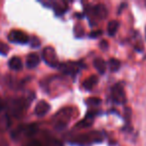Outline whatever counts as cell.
<instances>
[{
  "mask_svg": "<svg viewBox=\"0 0 146 146\" xmlns=\"http://www.w3.org/2000/svg\"><path fill=\"white\" fill-rule=\"evenodd\" d=\"M37 132V125L36 124H26V125H20L14 132H12L13 138L21 137L22 135L30 137L33 136Z\"/></svg>",
  "mask_w": 146,
  "mask_h": 146,
  "instance_id": "obj_1",
  "label": "cell"
},
{
  "mask_svg": "<svg viewBox=\"0 0 146 146\" xmlns=\"http://www.w3.org/2000/svg\"><path fill=\"white\" fill-rule=\"evenodd\" d=\"M42 56H43L44 61L48 65H50V66H52V67H55V66L59 67V62H58L56 52H55V50L51 46L45 47V48L43 49Z\"/></svg>",
  "mask_w": 146,
  "mask_h": 146,
  "instance_id": "obj_2",
  "label": "cell"
},
{
  "mask_svg": "<svg viewBox=\"0 0 146 146\" xmlns=\"http://www.w3.org/2000/svg\"><path fill=\"white\" fill-rule=\"evenodd\" d=\"M111 96L114 102L118 104H124L126 102V96L124 89L120 83H117L112 87L111 90Z\"/></svg>",
  "mask_w": 146,
  "mask_h": 146,
  "instance_id": "obj_3",
  "label": "cell"
},
{
  "mask_svg": "<svg viewBox=\"0 0 146 146\" xmlns=\"http://www.w3.org/2000/svg\"><path fill=\"white\" fill-rule=\"evenodd\" d=\"M102 141V136L99 132H91L88 134H83L74 139V142L79 143H90V142H100Z\"/></svg>",
  "mask_w": 146,
  "mask_h": 146,
  "instance_id": "obj_4",
  "label": "cell"
},
{
  "mask_svg": "<svg viewBox=\"0 0 146 146\" xmlns=\"http://www.w3.org/2000/svg\"><path fill=\"white\" fill-rule=\"evenodd\" d=\"M8 38L11 42H15V43H27L29 41V36L26 34L25 32L21 30H12L8 35Z\"/></svg>",
  "mask_w": 146,
  "mask_h": 146,
  "instance_id": "obj_5",
  "label": "cell"
},
{
  "mask_svg": "<svg viewBox=\"0 0 146 146\" xmlns=\"http://www.w3.org/2000/svg\"><path fill=\"white\" fill-rule=\"evenodd\" d=\"M50 110V104L44 100H40L35 106L34 112L37 116H44Z\"/></svg>",
  "mask_w": 146,
  "mask_h": 146,
  "instance_id": "obj_6",
  "label": "cell"
},
{
  "mask_svg": "<svg viewBox=\"0 0 146 146\" xmlns=\"http://www.w3.org/2000/svg\"><path fill=\"white\" fill-rule=\"evenodd\" d=\"M11 109L15 116H19L24 110V101L21 99H15L11 104Z\"/></svg>",
  "mask_w": 146,
  "mask_h": 146,
  "instance_id": "obj_7",
  "label": "cell"
},
{
  "mask_svg": "<svg viewBox=\"0 0 146 146\" xmlns=\"http://www.w3.org/2000/svg\"><path fill=\"white\" fill-rule=\"evenodd\" d=\"M92 12L95 15L97 18L103 19L107 16V8H106L105 5L103 4H97L92 8Z\"/></svg>",
  "mask_w": 146,
  "mask_h": 146,
  "instance_id": "obj_8",
  "label": "cell"
},
{
  "mask_svg": "<svg viewBox=\"0 0 146 146\" xmlns=\"http://www.w3.org/2000/svg\"><path fill=\"white\" fill-rule=\"evenodd\" d=\"M40 62V57L37 53H30L26 57V65L28 68H34Z\"/></svg>",
  "mask_w": 146,
  "mask_h": 146,
  "instance_id": "obj_9",
  "label": "cell"
},
{
  "mask_svg": "<svg viewBox=\"0 0 146 146\" xmlns=\"http://www.w3.org/2000/svg\"><path fill=\"white\" fill-rule=\"evenodd\" d=\"M8 65H9V67H10V69L15 70V71H18V70H20V69H22L23 62H22V60H21L20 57L13 56V57H11V58L9 59Z\"/></svg>",
  "mask_w": 146,
  "mask_h": 146,
  "instance_id": "obj_10",
  "label": "cell"
},
{
  "mask_svg": "<svg viewBox=\"0 0 146 146\" xmlns=\"http://www.w3.org/2000/svg\"><path fill=\"white\" fill-rule=\"evenodd\" d=\"M59 68L67 74H73L78 71L77 63H64V64L59 65Z\"/></svg>",
  "mask_w": 146,
  "mask_h": 146,
  "instance_id": "obj_11",
  "label": "cell"
},
{
  "mask_svg": "<svg viewBox=\"0 0 146 146\" xmlns=\"http://www.w3.org/2000/svg\"><path fill=\"white\" fill-rule=\"evenodd\" d=\"M97 82H98L97 76L91 75L90 77H88L87 79L84 80L83 83H82V86H83L85 89L90 90V89H92V88H93L94 86L96 85V84H97Z\"/></svg>",
  "mask_w": 146,
  "mask_h": 146,
  "instance_id": "obj_12",
  "label": "cell"
},
{
  "mask_svg": "<svg viewBox=\"0 0 146 146\" xmlns=\"http://www.w3.org/2000/svg\"><path fill=\"white\" fill-rule=\"evenodd\" d=\"M94 67L96 68V70L98 71L99 73H101V74H103L104 72H105L106 70V62L103 60L102 58H100V57H98V58H95V60H94Z\"/></svg>",
  "mask_w": 146,
  "mask_h": 146,
  "instance_id": "obj_13",
  "label": "cell"
},
{
  "mask_svg": "<svg viewBox=\"0 0 146 146\" xmlns=\"http://www.w3.org/2000/svg\"><path fill=\"white\" fill-rule=\"evenodd\" d=\"M118 27H119V22L117 20H112L108 23L107 26V32L110 36H113V35L116 34L118 30Z\"/></svg>",
  "mask_w": 146,
  "mask_h": 146,
  "instance_id": "obj_14",
  "label": "cell"
},
{
  "mask_svg": "<svg viewBox=\"0 0 146 146\" xmlns=\"http://www.w3.org/2000/svg\"><path fill=\"white\" fill-rule=\"evenodd\" d=\"M108 64H109L110 70L113 71V72H115V71H117L118 69H119L120 61L116 58H111V59H109V61H108Z\"/></svg>",
  "mask_w": 146,
  "mask_h": 146,
  "instance_id": "obj_15",
  "label": "cell"
},
{
  "mask_svg": "<svg viewBox=\"0 0 146 146\" xmlns=\"http://www.w3.org/2000/svg\"><path fill=\"white\" fill-rule=\"evenodd\" d=\"M92 123H93V119H91V118L85 117L83 120H82V121H80L79 123L76 124V127H84V128H87V127H89V126H91Z\"/></svg>",
  "mask_w": 146,
  "mask_h": 146,
  "instance_id": "obj_16",
  "label": "cell"
},
{
  "mask_svg": "<svg viewBox=\"0 0 146 146\" xmlns=\"http://www.w3.org/2000/svg\"><path fill=\"white\" fill-rule=\"evenodd\" d=\"M86 103L88 105H91V106H95V105H99L101 103V99L98 97H90L86 100Z\"/></svg>",
  "mask_w": 146,
  "mask_h": 146,
  "instance_id": "obj_17",
  "label": "cell"
},
{
  "mask_svg": "<svg viewBox=\"0 0 146 146\" xmlns=\"http://www.w3.org/2000/svg\"><path fill=\"white\" fill-rule=\"evenodd\" d=\"M66 10H67L66 7L61 5V6H57L56 8H55V13H56L57 15H61V14H63Z\"/></svg>",
  "mask_w": 146,
  "mask_h": 146,
  "instance_id": "obj_18",
  "label": "cell"
},
{
  "mask_svg": "<svg viewBox=\"0 0 146 146\" xmlns=\"http://www.w3.org/2000/svg\"><path fill=\"white\" fill-rule=\"evenodd\" d=\"M25 146H45L43 143H41L38 140H32V141L28 142Z\"/></svg>",
  "mask_w": 146,
  "mask_h": 146,
  "instance_id": "obj_19",
  "label": "cell"
},
{
  "mask_svg": "<svg viewBox=\"0 0 146 146\" xmlns=\"http://www.w3.org/2000/svg\"><path fill=\"white\" fill-rule=\"evenodd\" d=\"M101 34H102V31L101 30H96V31H92V32L90 33L89 36L92 37V38H97V37H99Z\"/></svg>",
  "mask_w": 146,
  "mask_h": 146,
  "instance_id": "obj_20",
  "label": "cell"
},
{
  "mask_svg": "<svg viewBox=\"0 0 146 146\" xmlns=\"http://www.w3.org/2000/svg\"><path fill=\"white\" fill-rule=\"evenodd\" d=\"M1 47H2V49H0V53L6 54V53L8 52V47H7L5 44H1Z\"/></svg>",
  "mask_w": 146,
  "mask_h": 146,
  "instance_id": "obj_21",
  "label": "cell"
},
{
  "mask_svg": "<svg viewBox=\"0 0 146 146\" xmlns=\"http://www.w3.org/2000/svg\"><path fill=\"white\" fill-rule=\"evenodd\" d=\"M100 47H101L102 49H106L108 47V43L106 40H102L101 42H100Z\"/></svg>",
  "mask_w": 146,
  "mask_h": 146,
  "instance_id": "obj_22",
  "label": "cell"
},
{
  "mask_svg": "<svg viewBox=\"0 0 146 146\" xmlns=\"http://www.w3.org/2000/svg\"><path fill=\"white\" fill-rule=\"evenodd\" d=\"M3 107H4V102L2 101V99L0 98V111L3 109Z\"/></svg>",
  "mask_w": 146,
  "mask_h": 146,
  "instance_id": "obj_23",
  "label": "cell"
}]
</instances>
